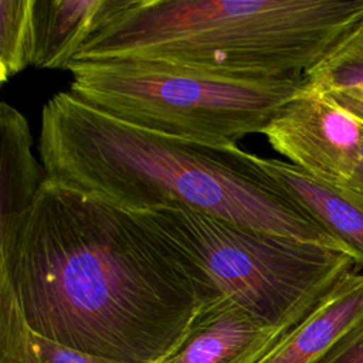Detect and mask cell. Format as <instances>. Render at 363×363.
<instances>
[{"label": "cell", "instance_id": "11", "mask_svg": "<svg viewBox=\"0 0 363 363\" xmlns=\"http://www.w3.org/2000/svg\"><path fill=\"white\" fill-rule=\"evenodd\" d=\"M126 0H33V61L67 69L84 44Z\"/></svg>", "mask_w": 363, "mask_h": 363}, {"label": "cell", "instance_id": "8", "mask_svg": "<svg viewBox=\"0 0 363 363\" xmlns=\"http://www.w3.org/2000/svg\"><path fill=\"white\" fill-rule=\"evenodd\" d=\"M257 163L363 267L362 191L316 179L289 162L257 156Z\"/></svg>", "mask_w": 363, "mask_h": 363}, {"label": "cell", "instance_id": "4", "mask_svg": "<svg viewBox=\"0 0 363 363\" xmlns=\"http://www.w3.org/2000/svg\"><path fill=\"white\" fill-rule=\"evenodd\" d=\"M69 92L122 122L163 135L237 146L262 133L278 109L296 95L303 74L237 77L155 60L72 61Z\"/></svg>", "mask_w": 363, "mask_h": 363}, {"label": "cell", "instance_id": "10", "mask_svg": "<svg viewBox=\"0 0 363 363\" xmlns=\"http://www.w3.org/2000/svg\"><path fill=\"white\" fill-rule=\"evenodd\" d=\"M45 173L33 153L27 119L7 102L0 104V258L13 248Z\"/></svg>", "mask_w": 363, "mask_h": 363}, {"label": "cell", "instance_id": "9", "mask_svg": "<svg viewBox=\"0 0 363 363\" xmlns=\"http://www.w3.org/2000/svg\"><path fill=\"white\" fill-rule=\"evenodd\" d=\"M363 323V272L343 275L258 363H318Z\"/></svg>", "mask_w": 363, "mask_h": 363}, {"label": "cell", "instance_id": "7", "mask_svg": "<svg viewBox=\"0 0 363 363\" xmlns=\"http://www.w3.org/2000/svg\"><path fill=\"white\" fill-rule=\"evenodd\" d=\"M292 329L268 326L233 301L217 298L199 311L162 363H258Z\"/></svg>", "mask_w": 363, "mask_h": 363}, {"label": "cell", "instance_id": "13", "mask_svg": "<svg viewBox=\"0 0 363 363\" xmlns=\"http://www.w3.org/2000/svg\"><path fill=\"white\" fill-rule=\"evenodd\" d=\"M0 363H118L61 346L34 333L9 278L0 272Z\"/></svg>", "mask_w": 363, "mask_h": 363}, {"label": "cell", "instance_id": "15", "mask_svg": "<svg viewBox=\"0 0 363 363\" xmlns=\"http://www.w3.org/2000/svg\"><path fill=\"white\" fill-rule=\"evenodd\" d=\"M318 363H363V323L352 330Z\"/></svg>", "mask_w": 363, "mask_h": 363}, {"label": "cell", "instance_id": "5", "mask_svg": "<svg viewBox=\"0 0 363 363\" xmlns=\"http://www.w3.org/2000/svg\"><path fill=\"white\" fill-rule=\"evenodd\" d=\"M139 214L187 258L211 299L227 298L272 328H295L343 275L360 267L343 251L182 206Z\"/></svg>", "mask_w": 363, "mask_h": 363}, {"label": "cell", "instance_id": "2", "mask_svg": "<svg viewBox=\"0 0 363 363\" xmlns=\"http://www.w3.org/2000/svg\"><path fill=\"white\" fill-rule=\"evenodd\" d=\"M38 153L48 182L129 211L182 206L343 251L255 155L129 125L69 91L44 104Z\"/></svg>", "mask_w": 363, "mask_h": 363}, {"label": "cell", "instance_id": "14", "mask_svg": "<svg viewBox=\"0 0 363 363\" xmlns=\"http://www.w3.org/2000/svg\"><path fill=\"white\" fill-rule=\"evenodd\" d=\"M33 61V0H0V82Z\"/></svg>", "mask_w": 363, "mask_h": 363}, {"label": "cell", "instance_id": "3", "mask_svg": "<svg viewBox=\"0 0 363 363\" xmlns=\"http://www.w3.org/2000/svg\"><path fill=\"white\" fill-rule=\"evenodd\" d=\"M363 18V0H126L74 61L135 58L224 75L305 74Z\"/></svg>", "mask_w": 363, "mask_h": 363}, {"label": "cell", "instance_id": "6", "mask_svg": "<svg viewBox=\"0 0 363 363\" xmlns=\"http://www.w3.org/2000/svg\"><path fill=\"white\" fill-rule=\"evenodd\" d=\"M262 135L289 163L337 184L352 179L363 146V123L305 84L278 109Z\"/></svg>", "mask_w": 363, "mask_h": 363}, {"label": "cell", "instance_id": "1", "mask_svg": "<svg viewBox=\"0 0 363 363\" xmlns=\"http://www.w3.org/2000/svg\"><path fill=\"white\" fill-rule=\"evenodd\" d=\"M0 272L34 333L118 363H162L213 301L139 213L47 179Z\"/></svg>", "mask_w": 363, "mask_h": 363}, {"label": "cell", "instance_id": "12", "mask_svg": "<svg viewBox=\"0 0 363 363\" xmlns=\"http://www.w3.org/2000/svg\"><path fill=\"white\" fill-rule=\"evenodd\" d=\"M312 89L363 123V18L303 74Z\"/></svg>", "mask_w": 363, "mask_h": 363}, {"label": "cell", "instance_id": "16", "mask_svg": "<svg viewBox=\"0 0 363 363\" xmlns=\"http://www.w3.org/2000/svg\"><path fill=\"white\" fill-rule=\"evenodd\" d=\"M346 186L353 187L359 191L363 193V146H362V153H360V159L357 163V167L352 176V179L346 183Z\"/></svg>", "mask_w": 363, "mask_h": 363}]
</instances>
